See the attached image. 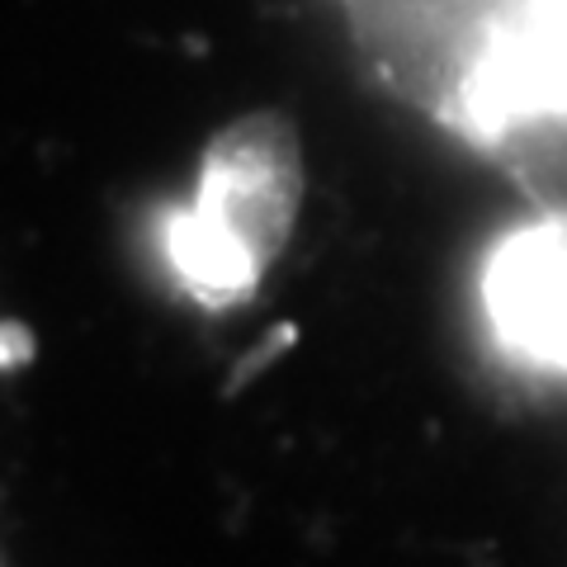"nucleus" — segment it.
Instances as JSON below:
<instances>
[{
  "mask_svg": "<svg viewBox=\"0 0 567 567\" xmlns=\"http://www.w3.org/2000/svg\"><path fill=\"white\" fill-rule=\"evenodd\" d=\"M477 312L506 364L567 379V208L520 218L487 246Z\"/></svg>",
  "mask_w": 567,
  "mask_h": 567,
  "instance_id": "nucleus-3",
  "label": "nucleus"
},
{
  "mask_svg": "<svg viewBox=\"0 0 567 567\" xmlns=\"http://www.w3.org/2000/svg\"><path fill=\"white\" fill-rule=\"evenodd\" d=\"M458 104L477 133H567V0H492L458 71Z\"/></svg>",
  "mask_w": 567,
  "mask_h": 567,
  "instance_id": "nucleus-2",
  "label": "nucleus"
},
{
  "mask_svg": "<svg viewBox=\"0 0 567 567\" xmlns=\"http://www.w3.org/2000/svg\"><path fill=\"white\" fill-rule=\"evenodd\" d=\"M298 189V147L284 123L251 118L227 128L208 147L189 199L166 208L156 233L175 284L199 308L251 298L289 241Z\"/></svg>",
  "mask_w": 567,
  "mask_h": 567,
  "instance_id": "nucleus-1",
  "label": "nucleus"
}]
</instances>
